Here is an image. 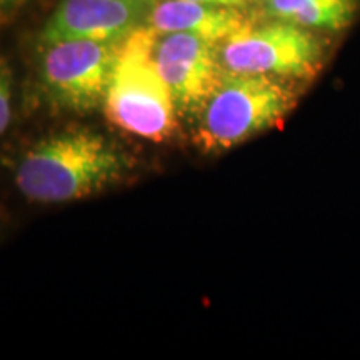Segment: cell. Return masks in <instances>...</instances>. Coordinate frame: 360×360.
Segmentation results:
<instances>
[{
	"label": "cell",
	"instance_id": "cell-1",
	"mask_svg": "<svg viewBox=\"0 0 360 360\" xmlns=\"http://www.w3.org/2000/svg\"><path fill=\"white\" fill-rule=\"evenodd\" d=\"M132 159L97 130L67 129L40 139L13 164V184L27 200L64 204L114 187Z\"/></svg>",
	"mask_w": 360,
	"mask_h": 360
},
{
	"label": "cell",
	"instance_id": "cell-2",
	"mask_svg": "<svg viewBox=\"0 0 360 360\" xmlns=\"http://www.w3.org/2000/svg\"><path fill=\"white\" fill-rule=\"evenodd\" d=\"M300 82L224 72L195 115L193 142L205 154H222L277 127L295 109Z\"/></svg>",
	"mask_w": 360,
	"mask_h": 360
},
{
	"label": "cell",
	"instance_id": "cell-3",
	"mask_svg": "<svg viewBox=\"0 0 360 360\" xmlns=\"http://www.w3.org/2000/svg\"><path fill=\"white\" fill-rule=\"evenodd\" d=\"M154 39L155 30L142 25L120 40L103 112L117 129L164 142L177 130L179 110L152 62Z\"/></svg>",
	"mask_w": 360,
	"mask_h": 360
},
{
	"label": "cell",
	"instance_id": "cell-4",
	"mask_svg": "<svg viewBox=\"0 0 360 360\" xmlns=\"http://www.w3.org/2000/svg\"><path fill=\"white\" fill-rule=\"evenodd\" d=\"M321 34L285 20H252L217 44L220 67L231 74L307 82L317 77L328 56V42Z\"/></svg>",
	"mask_w": 360,
	"mask_h": 360
},
{
	"label": "cell",
	"instance_id": "cell-5",
	"mask_svg": "<svg viewBox=\"0 0 360 360\" xmlns=\"http://www.w3.org/2000/svg\"><path fill=\"white\" fill-rule=\"evenodd\" d=\"M119 42L60 40L39 44L37 92L45 105L90 114L102 109L114 75Z\"/></svg>",
	"mask_w": 360,
	"mask_h": 360
},
{
	"label": "cell",
	"instance_id": "cell-6",
	"mask_svg": "<svg viewBox=\"0 0 360 360\" xmlns=\"http://www.w3.org/2000/svg\"><path fill=\"white\" fill-rule=\"evenodd\" d=\"M152 62L179 114L195 115L224 74L217 44L186 32H155Z\"/></svg>",
	"mask_w": 360,
	"mask_h": 360
},
{
	"label": "cell",
	"instance_id": "cell-7",
	"mask_svg": "<svg viewBox=\"0 0 360 360\" xmlns=\"http://www.w3.org/2000/svg\"><path fill=\"white\" fill-rule=\"evenodd\" d=\"M148 4L135 0H60L39 34V44L60 40L120 42L146 25Z\"/></svg>",
	"mask_w": 360,
	"mask_h": 360
},
{
	"label": "cell",
	"instance_id": "cell-8",
	"mask_svg": "<svg viewBox=\"0 0 360 360\" xmlns=\"http://www.w3.org/2000/svg\"><path fill=\"white\" fill-rule=\"evenodd\" d=\"M250 22L244 7L193 0H157L150 7L146 25L159 34L186 32L220 44Z\"/></svg>",
	"mask_w": 360,
	"mask_h": 360
},
{
	"label": "cell",
	"instance_id": "cell-9",
	"mask_svg": "<svg viewBox=\"0 0 360 360\" xmlns=\"http://www.w3.org/2000/svg\"><path fill=\"white\" fill-rule=\"evenodd\" d=\"M264 19L285 20L317 32H340L357 17L360 0H260Z\"/></svg>",
	"mask_w": 360,
	"mask_h": 360
},
{
	"label": "cell",
	"instance_id": "cell-10",
	"mask_svg": "<svg viewBox=\"0 0 360 360\" xmlns=\"http://www.w3.org/2000/svg\"><path fill=\"white\" fill-rule=\"evenodd\" d=\"M13 70L6 57H0V137L11 127L13 117Z\"/></svg>",
	"mask_w": 360,
	"mask_h": 360
},
{
	"label": "cell",
	"instance_id": "cell-11",
	"mask_svg": "<svg viewBox=\"0 0 360 360\" xmlns=\"http://www.w3.org/2000/svg\"><path fill=\"white\" fill-rule=\"evenodd\" d=\"M30 0H0V25H7L15 19Z\"/></svg>",
	"mask_w": 360,
	"mask_h": 360
},
{
	"label": "cell",
	"instance_id": "cell-12",
	"mask_svg": "<svg viewBox=\"0 0 360 360\" xmlns=\"http://www.w3.org/2000/svg\"><path fill=\"white\" fill-rule=\"evenodd\" d=\"M193 2L215 4V6H229V7H245L247 0H193Z\"/></svg>",
	"mask_w": 360,
	"mask_h": 360
},
{
	"label": "cell",
	"instance_id": "cell-13",
	"mask_svg": "<svg viewBox=\"0 0 360 360\" xmlns=\"http://www.w3.org/2000/svg\"><path fill=\"white\" fill-rule=\"evenodd\" d=\"M135 2H142V4H148V6H154L157 0H135Z\"/></svg>",
	"mask_w": 360,
	"mask_h": 360
}]
</instances>
